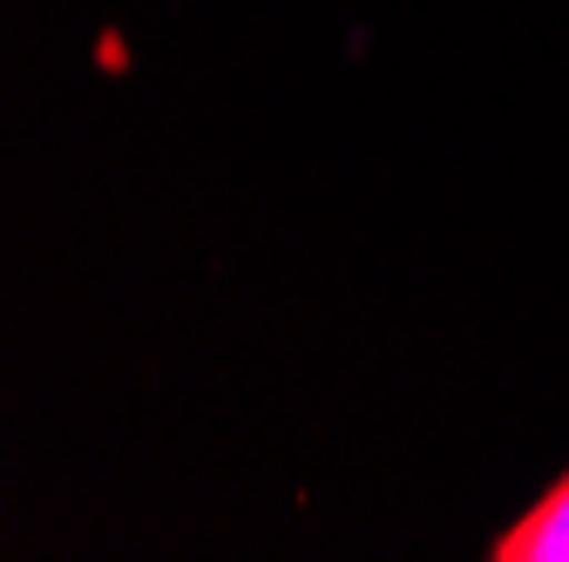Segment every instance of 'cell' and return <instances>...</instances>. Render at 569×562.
<instances>
[{
  "label": "cell",
  "instance_id": "6da1fadb",
  "mask_svg": "<svg viewBox=\"0 0 569 562\" xmlns=\"http://www.w3.org/2000/svg\"><path fill=\"white\" fill-rule=\"evenodd\" d=\"M495 562H569V474L495 542Z\"/></svg>",
  "mask_w": 569,
  "mask_h": 562
}]
</instances>
